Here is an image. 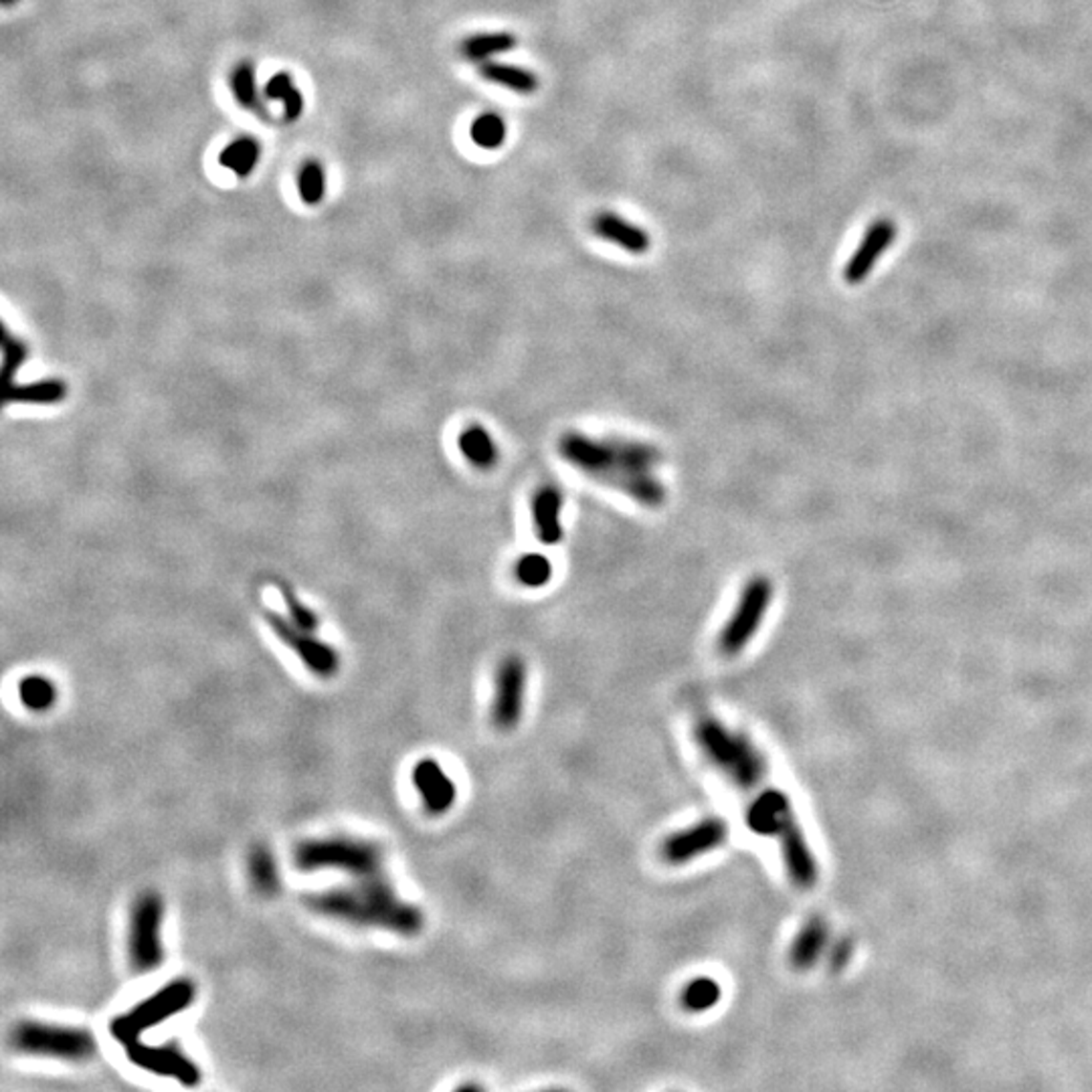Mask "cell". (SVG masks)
<instances>
[{"mask_svg": "<svg viewBox=\"0 0 1092 1092\" xmlns=\"http://www.w3.org/2000/svg\"><path fill=\"white\" fill-rule=\"evenodd\" d=\"M559 454L579 472L619 488L641 506L660 508L666 502V485L653 476L662 454L652 443L567 431L559 439Z\"/></svg>", "mask_w": 1092, "mask_h": 1092, "instance_id": "obj_1", "label": "cell"}, {"mask_svg": "<svg viewBox=\"0 0 1092 1092\" xmlns=\"http://www.w3.org/2000/svg\"><path fill=\"white\" fill-rule=\"evenodd\" d=\"M304 905L332 921L383 929L401 937H418L425 927L423 910L398 896L387 874L354 878L349 887L304 894Z\"/></svg>", "mask_w": 1092, "mask_h": 1092, "instance_id": "obj_2", "label": "cell"}, {"mask_svg": "<svg viewBox=\"0 0 1092 1092\" xmlns=\"http://www.w3.org/2000/svg\"><path fill=\"white\" fill-rule=\"evenodd\" d=\"M747 824L757 836L779 840L785 868L795 887L811 890L820 878L818 860L811 852L795 807L782 789L760 787L747 807Z\"/></svg>", "mask_w": 1092, "mask_h": 1092, "instance_id": "obj_3", "label": "cell"}, {"mask_svg": "<svg viewBox=\"0 0 1092 1092\" xmlns=\"http://www.w3.org/2000/svg\"><path fill=\"white\" fill-rule=\"evenodd\" d=\"M695 740L710 765L740 791L765 787L767 757L751 737L706 715L695 722Z\"/></svg>", "mask_w": 1092, "mask_h": 1092, "instance_id": "obj_4", "label": "cell"}, {"mask_svg": "<svg viewBox=\"0 0 1092 1092\" xmlns=\"http://www.w3.org/2000/svg\"><path fill=\"white\" fill-rule=\"evenodd\" d=\"M293 864L300 872L338 870L353 880L375 878L387 874V849L375 840L353 836L314 838L296 846Z\"/></svg>", "mask_w": 1092, "mask_h": 1092, "instance_id": "obj_5", "label": "cell"}, {"mask_svg": "<svg viewBox=\"0 0 1092 1092\" xmlns=\"http://www.w3.org/2000/svg\"><path fill=\"white\" fill-rule=\"evenodd\" d=\"M14 1052L63 1062H90L97 1054L96 1038L90 1030L77 1026L47 1024V1021H21L11 1032Z\"/></svg>", "mask_w": 1092, "mask_h": 1092, "instance_id": "obj_6", "label": "cell"}, {"mask_svg": "<svg viewBox=\"0 0 1092 1092\" xmlns=\"http://www.w3.org/2000/svg\"><path fill=\"white\" fill-rule=\"evenodd\" d=\"M197 999V985L188 977H177L162 985L159 992L134 1005L126 1014H119L110 1021V1034L126 1048L140 1039V1036L156 1024L179 1016Z\"/></svg>", "mask_w": 1092, "mask_h": 1092, "instance_id": "obj_7", "label": "cell"}, {"mask_svg": "<svg viewBox=\"0 0 1092 1092\" xmlns=\"http://www.w3.org/2000/svg\"><path fill=\"white\" fill-rule=\"evenodd\" d=\"M164 900L146 890L134 900L128 921V959L136 974H150L164 963Z\"/></svg>", "mask_w": 1092, "mask_h": 1092, "instance_id": "obj_8", "label": "cell"}, {"mask_svg": "<svg viewBox=\"0 0 1092 1092\" xmlns=\"http://www.w3.org/2000/svg\"><path fill=\"white\" fill-rule=\"evenodd\" d=\"M773 601V583L765 575H755L742 587L733 615L718 637V650L733 657L751 644V639L762 626Z\"/></svg>", "mask_w": 1092, "mask_h": 1092, "instance_id": "obj_9", "label": "cell"}, {"mask_svg": "<svg viewBox=\"0 0 1092 1092\" xmlns=\"http://www.w3.org/2000/svg\"><path fill=\"white\" fill-rule=\"evenodd\" d=\"M528 670L523 657L512 653L498 664L494 678L492 722L498 731H514L523 720Z\"/></svg>", "mask_w": 1092, "mask_h": 1092, "instance_id": "obj_10", "label": "cell"}, {"mask_svg": "<svg viewBox=\"0 0 1092 1092\" xmlns=\"http://www.w3.org/2000/svg\"><path fill=\"white\" fill-rule=\"evenodd\" d=\"M124 1052L134 1066L156 1074V1077L177 1081L182 1086H197L203 1079L201 1068L188 1059L175 1039L162 1046H150L138 1039V1042L126 1046Z\"/></svg>", "mask_w": 1092, "mask_h": 1092, "instance_id": "obj_11", "label": "cell"}, {"mask_svg": "<svg viewBox=\"0 0 1092 1092\" xmlns=\"http://www.w3.org/2000/svg\"><path fill=\"white\" fill-rule=\"evenodd\" d=\"M268 623L277 633V637H280L291 652H296L302 664L311 674L318 675V678H332L338 672L340 660L332 646L324 644V641L311 635V632L300 628L296 621L286 619L277 613H268Z\"/></svg>", "mask_w": 1092, "mask_h": 1092, "instance_id": "obj_12", "label": "cell"}, {"mask_svg": "<svg viewBox=\"0 0 1092 1092\" xmlns=\"http://www.w3.org/2000/svg\"><path fill=\"white\" fill-rule=\"evenodd\" d=\"M726 838H728V825L724 820L704 818L702 822L686 829L674 831L672 836H668L662 842L660 854L664 862L682 866L696 858H702L704 854L715 852L717 847H720L726 842Z\"/></svg>", "mask_w": 1092, "mask_h": 1092, "instance_id": "obj_13", "label": "cell"}, {"mask_svg": "<svg viewBox=\"0 0 1092 1092\" xmlns=\"http://www.w3.org/2000/svg\"><path fill=\"white\" fill-rule=\"evenodd\" d=\"M413 785L421 797V805L429 816H443L456 805L458 787L438 760L423 759L413 769Z\"/></svg>", "mask_w": 1092, "mask_h": 1092, "instance_id": "obj_14", "label": "cell"}, {"mask_svg": "<svg viewBox=\"0 0 1092 1092\" xmlns=\"http://www.w3.org/2000/svg\"><path fill=\"white\" fill-rule=\"evenodd\" d=\"M896 239V225L890 219H878L874 221L868 231L864 233L860 246L856 247L854 255L849 257L844 269V280L852 286L862 284L866 277L870 275L878 259L884 255Z\"/></svg>", "mask_w": 1092, "mask_h": 1092, "instance_id": "obj_15", "label": "cell"}, {"mask_svg": "<svg viewBox=\"0 0 1092 1092\" xmlns=\"http://www.w3.org/2000/svg\"><path fill=\"white\" fill-rule=\"evenodd\" d=\"M591 229L599 239L613 243V246L626 249L628 253L633 255H644L652 247V237L646 229H641L639 225L623 219L621 215H615L611 211H603L595 215L591 221Z\"/></svg>", "mask_w": 1092, "mask_h": 1092, "instance_id": "obj_16", "label": "cell"}, {"mask_svg": "<svg viewBox=\"0 0 1092 1092\" xmlns=\"http://www.w3.org/2000/svg\"><path fill=\"white\" fill-rule=\"evenodd\" d=\"M561 510H563V494L559 488H554V485H541V488L532 494L530 512H532L534 532L539 536V541L546 546L559 545L563 539Z\"/></svg>", "mask_w": 1092, "mask_h": 1092, "instance_id": "obj_17", "label": "cell"}, {"mask_svg": "<svg viewBox=\"0 0 1092 1092\" xmlns=\"http://www.w3.org/2000/svg\"><path fill=\"white\" fill-rule=\"evenodd\" d=\"M458 445L465 461L478 467V470H492V467H496L500 452L490 431L485 427L478 423L465 427L458 439Z\"/></svg>", "mask_w": 1092, "mask_h": 1092, "instance_id": "obj_18", "label": "cell"}, {"mask_svg": "<svg viewBox=\"0 0 1092 1092\" xmlns=\"http://www.w3.org/2000/svg\"><path fill=\"white\" fill-rule=\"evenodd\" d=\"M480 75L494 85H502L516 94L530 96L539 90V77L532 74L530 69L510 65V63H498V61H485L480 67Z\"/></svg>", "mask_w": 1092, "mask_h": 1092, "instance_id": "obj_19", "label": "cell"}, {"mask_svg": "<svg viewBox=\"0 0 1092 1092\" xmlns=\"http://www.w3.org/2000/svg\"><path fill=\"white\" fill-rule=\"evenodd\" d=\"M247 872L253 889L262 896H275L282 887V874L280 866H277L275 856L271 849L266 846H257L251 849L247 860Z\"/></svg>", "mask_w": 1092, "mask_h": 1092, "instance_id": "obj_20", "label": "cell"}, {"mask_svg": "<svg viewBox=\"0 0 1092 1092\" xmlns=\"http://www.w3.org/2000/svg\"><path fill=\"white\" fill-rule=\"evenodd\" d=\"M516 37L512 32L498 31V32H480L474 37L465 39L461 45L463 57L472 61H488L494 55L508 54L510 49L516 47Z\"/></svg>", "mask_w": 1092, "mask_h": 1092, "instance_id": "obj_21", "label": "cell"}, {"mask_svg": "<svg viewBox=\"0 0 1092 1092\" xmlns=\"http://www.w3.org/2000/svg\"><path fill=\"white\" fill-rule=\"evenodd\" d=\"M65 385L59 380H41L34 385H7V403H32V405H49L57 403L65 395Z\"/></svg>", "mask_w": 1092, "mask_h": 1092, "instance_id": "obj_22", "label": "cell"}, {"mask_svg": "<svg viewBox=\"0 0 1092 1092\" xmlns=\"http://www.w3.org/2000/svg\"><path fill=\"white\" fill-rule=\"evenodd\" d=\"M259 152L262 150H259V144L253 138L249 136L237 138V140L231 142L227 148H223V152L219 154V162L221 166L235 172L237 177H249L251 170L259 162Z\"/></svg>", "mask_w": 1092, "mask_h": 1092, "instance_id": "obj_23", "label": "cell"}, {"mask_svg": "<svg viewBox=\"0 0 1092 1092\" xmlns=\"http://www.w3.org/2000/svg\"><path fill=\"white\" fill-rule=\"evenodd\" d=\"M720 985L713 977H695L682 990V1008L690 1014H702L720 1001Z\"/></svg>", "mask_w": 1092, "mask_h": 1092, "instance_id": "obj_24", "label": "cell"}, {"mask_svg": "<svg viewBox=\"0 0 1092 1092\" xmlns=\"http://www.w3.org/2000/svg\"><path fill=\"white\" fill-rule=\"evenodd\" d=\"M19 698L27 710L47 713L57 702V688L45 675H27L19 684Z\"/></svg>", "mask_w": 1092, "mask_h": 1092, "instance_id": "obj_25", "label": "cell"}, {"mask_svg": "<svg viewBox=\"0 0 1092 1092\" xmlns=\"http://www.w3.org/2000/svg\"><path fill=\"white\" fill-rule=\"evenodd\" d=\"M514 577L520 585L539 589L552 579V563L539 552L523 554L514 565Z\"/></svg>", "mask_w": 1092, "mask_h": 1092, "instance_id": "obj_26", "label": "cell"}, {"mask_svg": "<svg viewBox=\"0 0 1092 1092\" xmlns=\"http://www.w3.org/2000/svg\"><path fill=\"white\" fill-rule=\"evenodd\" d=\"M266 94H268V97H271V99L284 101V110H286V119H288V121H293V119H298V118L302 116V112H304V97H302L300 90L296 88V83H293V79H291L286 72L277 74V75H273V77L269 79L268 88H266Z\"/></svg>", "mask_w": 1092, "mask_h": 1092, "instance_id": "obj_27", "label": "cell"}, {"mask_svg": "<svg viewBox=\"0 0 1092 1092\" xmlns=\"http://www.w3.org/2000/svg\"><path fill=\"white\" fill-rule=\"evenodd\" d=\"M822 943H824V927L818 921L805 925L791 945V965L795 967L811 965L818 957Z\"/></svg>", "mask_w": 1092, "mask_h": 1092, "instance_id": "obj_28", "label": "cell"}, {"mask_svg": "<svg viewBox=\"0 0 1092 1092\" xmlns=\"http://www.w3.org/2000/svg\"><path fill=\"white\" fill-rule=\"evenodd\" d=\"M472 140L485 150H496L506 140V121L498 114H482L472 124Z\"/></svg>", "mask_w": 1092, "mask_h": 1092, "instance_id": "obj_29", "label": "cell"}, {"mask_svg": "<svg viewBox=\"0 0 1092 1092\" xmlns=\"http://www.w3.org/2000/svg\"><path fill=\"white\" fill-rule=\"evenodd\" d=\"M298 188L300 197L306 204H318L326 195V172L316 161L304 164L300 172Z\"/></svg>", "mask_w": 1092, "mask_h": 1092, "instance_id": "obj_30", "label": "cell"}, {"mask_svg": "<svg viewBox=\"0 0 1092 1092\" xmlns=\"http://www.w3.org/2000/svg\"><path fill=\"white\" fill-rule=\"evenodd\" d=\"M233 94L243 108H251L255 103V75L247 63H241L233 74Z\"/></svg>", "mask_w": 1092, "mask_h": 1092, "instance_id": "obj_31", "label": "cell"}, {"mask_svg": "<svg viewBox=\"0 0 1092 1092\" xmlns=\"http://www.w3.org/2000/svg\"><path fill=\"white\" fill-rule=\"evenodd\" d=\"M284 601H286L288 610H289V619H291V621H296L300 628H304V630H308V632H314V630L318 628L316 615L311 613V611L308 610V607H304L291 591H284Z\"/></svg>", "mask_w": 1092, "mask_h": 1092, "instance_id": "obj_32", "label": "cell"}, {"mask_svg": "<svg viewBox=\"0 0 1092 1092\" xmlns=\"http://www.w3.org/2000/svg\"><path fill=\"white\" fill-rule=\"evenodd\" d=\"M12 3H14V0H3V5H5V7H9V5H12Z\"/></svg>", "mask_w": 1092, "mask_h": 1092, "instance_id": "obj_33", "label": "cell"}]
</instances>
